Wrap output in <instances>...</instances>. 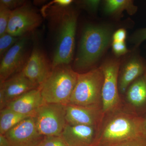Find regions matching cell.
I'll use <instances>...</instances> for the list:
<instances>
[{
  "label": "cell",
  "mask_w": 146,
  "mask_h": 146,
  "mask_svg": "<svg viewBox=\"0 0 146 146\" xmlns=\"http://www.w3.org/2000/svg\"><path fill=\"white\" fill-rule=\"evenodd\" d=\"M98 128L67 123L60 136L68 146H98Z\"/></svg>",
  "instance_id": "obj_13"
},
{
  "label": "cell",
  "mask_w": 146,
  "mask_h": 146,
  "mask_svg": "<svg viewBox=\"0 0 146 146\" xmlns=\"http://www.w3.org/2000/svg\"><path fill=\"white\" fill-rule=\"evenodd\" d=\"M146 40V28L140 29L135 32L130 38V42L134 45L135 48L139 46Z\"/></svg>",
  "instance_id": "obj_24"
},
{
  "label": "cell",
  "mask_w": 146,
  "mask_h": 146,
  "mask_svg": "<svg viewBox=\"0 0 146 146\" xmlns=\"http://www.w3.org/2000/svg\"><path fill=\"white\" fill-rule=\"evenodd\" d=\"M137 10L138 7L131 0H107L104 2V12L110 15H120L125 11L133 15Z\"/></svg>",
  "instance_id": "obj_19"
},
{
  "label": "cell",
  "mask_w": 146,
  "mask_h": 146,
  "mask_svg": "<svg viewBox=\"0 0 146 146\" xmlns=\"http://www.w3.org/2000/svg\"><path fill=\"white\" fill-rule=\"evenodd\" d=\"M112 51L116 56H121L128 52L125 42L113 41L112 44Z\"/></svg>",
  "instance_id": "obj_25"
},
{
  "label": "cell",
  "mask_w": 146,
  "mask_h": 146,
  "mask_svg": "<svg viewBox=\"0 0 146 146\" xmlns=\"http://www.w3.org/2000/svg\"><path fill=\"white\" fill-rule=\"evenodd\" d=\"M100 1H83L81 2L82 5L84 7L88 9L90 11H95L96 10L97 8L99 5Z\"/></svg>",
  "instance_id": "obj_28"
},
{
  "label": "cell",
  "mask_w": 146,
  "mask_h": 146,
  "mask_svg": "<svg viewBox=\"0 0 146 146\" xmlns=\"http://www.w3.org/2000/svg\"><path fill=\"white\" fill-rule=\"evenodd\" d=\"M11 11L3 5L0 4V36L7 33Z\"/></svg>",
  "instance_id": "obj_21"
},
{
  "label": "cell",
  "mask_w": 146,
  "mask_h": 146,
  "mask_svg": "<svg viewBox=\"0 0 146 146\" xmlns=\"http://www.w3.org/2000/svg\"><path fill=\"white\" fill-rule=\"evenodd\" d=\"M39 88L24 75L22 71L16 73L1 83L0 107L5 108L8 104L22 95Z\"/></svg>",
  "instance_id": "obj_11"
},
{
  "label": "cell",
  "mask_w": 146,
  "mask_h": 146,
  "mask_svg": "<svg viewBox=\"0 0 146 146\" xmlns=\"http://www.w3.org/2000/svg\"><path fill=\"white\" fill-rule=\"evenodd\" d=\"M66 106L45 103L35 113L37 130L44 136H60L67 124Z\"/></svg>",
  "instance_id": "obj_7"
},
{
  "label": "cell",
  "mask_w": 146,
  "mask_h": 146,
  "mask_svg": "<svg viewBox=\"0 0 146 146\" xmlns=\"http://www.w3.org/2000/svg\"><path fill=\"white\" fill-rule=\"evenodd\" d=\"M0 146H10L9 141L4 134H0Z\"/></svg>",
  "instance_id": "obj_29"
},
{
  "label": "cell",
  "mask_w": 146,
  "mask_h": 146,
  "mask_svg": "<svg viewBox=\"0 0 146 146\" xmlns=\"http://www.w3.org/2000/svg\"><path fill=\"white\" fill-rule=\"evenodd\" d=\"M52 69L44 52L39 48L35 47L22 71L39 88L48 77Z\"/></svg>",
  "instance_id": "obj_14"
},
{
  "label": "cell",
  "mask_w": 146,
  "mask_h": 146,
  "mask_svg": "<svg viewBox=\"0 0 146 146\" xmlns=\"http://www.w3.org/2000/svg\"><path fill=\"white\" fill-rule=\"evenodd\" d=\"M28 38L25 35L3 56L0 64V83L23 70L27 61Z\"/></svg>",
  "instance_id": "obj_9"
},
{
  "label": "cell",
  "mask_w": 146,
  "mask_h": 146,
  "mask_svg": "<svg viewBox=\"0 0 146 146\" xmlns=\"http://www.w3.org/2000/svg\"><path fill=\"white\" fill-rule=\"evenodd\" d=\"M104 75L100 67L79 73L69 104L102 110Z\"/></svg>",
  "instance_id": "obj_5"
},
{
  "label": "cell",
  "mask_w": 146,
  "mask_h": 146,
  "mask_svg": "<svg viewBox=\"0 0 146 146\" xmlns=\"http://www.w3.org/2000/svg\"><path fill=\"white\" fill-rule=\"evenodd\" d=\"M146 71V61L138 55L131 56L120 65L118 79L119 94L124 95L130 84Z\"/></svg>",
  "instance_id": "obj_16"
},
{
  "label": "cell",
  "mask_w": 146,
  "mask_h": 146,
  "mask_svg": "<svg viewBox=\"0 0 146 146\" xmlns=\"http://www.w3.org/2000/svg\"><path fill=\"white\" fill-rule=\"evenodd\" d=\"M127 36L126 31L125 29H120L112 35V39L113 41L123 42L125 41Z\"/></svg>",
  "instance_id": "obj_27"
},
{
  "label": "cell",
  "mask_w": 146,
  "mask_h": 146,
  "mask_svg": "<svg viewBox=\"0 0 146 146\" xmlns=\"http://www.w3.org/2000/svg\"><path fill=\"white\" fill-rule=\"evenodd\" d=\"M122 99L125 108L143 117L146 114V71L129 86Z\"/></svg>",
  "instance_id": "obj_12"
},
{
  "label": "cell",
  "mask_w": 146,
  "mask_h": 146,
  "mask_svg": "<svg viewBox=\"0 0 146 146\" xmlns=\"http://www.w3.org/2000/svg\"><path fill=\"white\" fill-rule=\"evenodd\" d=\"M21 37L5 33L0 36V56L2 58L8 50L19 41Z\"/></svg>",
  "instance_id": "obj_20"
},
{
  "label": "cell",
  "mask_w": 146,
  "mask_h": 146,
  "mask_svg": "<svg viewBox=\"0 0 146 146\" xmlns=\"http://www.w3.org/2000/svg\"><path fill=\"white\" fill-rule=\"evenodd\" d=\"M42 22L41 15L26 3L11 11L7 33L22 37L38 27Z\"/></svg>",
  "instance_id": "obj_8"
},
{
  "label": "cell",
  "mask_w": 146,
  "mask_h": 146,
  "mask_svg": "<svg viewBox=\"0 0 146 146\" xmlns=\"http://www.w3.org/2000/svg\"><path fill=\"white\" fill-rule=\"evenodd\" d=\"M143 126H142V136L146 138V114L143 117Z\"/></svg>",
  "instance_id": "obj_30"
},
{
  "label": "cell",
  "mask_w": 146,
  "mask_h": 146,
  "mask_svg": "<svg viewBox=\"0 0 146 146\" xmlns=\"http://www.w3.org/2000/svg\"><path fill=\"white\" fill-rule=\"evenodd\" d=\"M143 117L123 107L104 115L98 128V146L117 143L142 136Z\"/></svg>",
  "instance_id": "obj_1"
},
{
  "label": "cell",
  "mask_w": 146,
  "mask_h": 146,
  "mask_svg": "<svg viewBox=\"0 0 146 146\" xmlns=\"http://www.w3.org/2000/svg\"><path fill=\"white\" fill-rule=\"evenodd\" d=\"M26 3L24 0H1L0 4L3 5L8 9L13 11Z\"/></svg>",
  "instance_id": "obj_26"
},
{
  "label": "cell",
  "mask_w": 146,
  "mask_h": 146,
  "mask_svg": "<svg viewBox=\"0 0 146 146\" xmlns=\"http://www.w3.org/2000/svg\"><path fill=\"white\" fill-rule=\"evenodd\" d=\"M34 115H24L5 108L0 112V134H5L27 118L33 117Z\"/></svg>",
  "instance_id": "obj_18"
},
{
  "label": "cell",
  "mask_w": 146,
  "mask_h": 146,
  "mask_svg": "<svg viewBox=\"0 0 146 146\" xmlns=\"http://www.w3.org/2000/svg\"><path fill=\"white\" fill-rule=\"evenodd\" d=\"M45 103L40 89L37 88L11 102L5 108L24 115H34L35 111Z\"/></svg>",
  "instance_id": "obj_17"
},
{
  "label": "cell",
  "mask_w": 146,
  "mask_h": 146,
  "mask_svg": "<svg viewBox=\"0 0 146 146\" xmlns=\"http://www.w3.org/2000/svg\"><path fill=\"white\" fill-rule=\"evenodd\" d=\"M112 35L109 28L88 25L84 29L75 68L80 71L89 70L99 60L111 43Z\"/></svg>",
  "instance_id": "obj_2"
},
{
  "label": "cell",
  "mask_w": 146,
  "mask_h": 146,
  "mask_svg": "<svg viewBox=\"0 0 146 146\" xmlns=\"http://www.w3.org/2000/svg\"><path fill=\"white\" fill-rule=\"evenodd\" d=\"M37 146H68L61 136H44Z\"/></svg>",
  "instance_id": "obj_22"
},
{
  "label": "cell",
  "mask_w": 146,
  "mask_h": 146,
  "mask_svg": "<svg viewBox=\"0 0 146 146\" xmlns=\"http://www.w3.org/2000/svg\"><path fill=\"white\" fill-rule=\"evenodd\" d=\"M103 146H146V138L141 136L117 143Z\"/></svg>",
  "instance_id": "obj_23"
},
{
  "label": "cell",
  "mask_w": 146,
  "mask_h": 146,
  "mask_svg": "<svg viewBox=\"0 0 146 146\" xmlns=\"http://www.w3.org/2000/svg\"><path fill=\"white\" fill-rule=\"evenodd\" d=\"M52 7L55 9V16L58 21L56 46L51 64L53 68L61 64H70L72 60L77 15L68 7Z\"/></svg>",
  "instance_id": "obj_4"
},
{
  "label": "cell",
  "mask_w": 146,
  "mask_h": 146,
  "mask_svg": "<svg viewBox=\"0 0 146 146\" xmlns=\"http://www.w3.org/2000/svg\"><path fill=\"white\" fill-rule=\"evenodd\" d=\"M78 74L70 64H61L52 68L48 77L39 88L45 102L69 104Z\"/></svg>",
  "instance_id": "obj_3"
},
{
  "label": "cell",
  "mask_w": 146,
  "mask_h": 146,
  "mask_svg": "<svg viewBox=\"0 0 146 146\" xmlns=\"http://www.w3.org/2000/svg\"><path fill=\"white\" fill-rule=\"evenodd\" d=\"M33 117L23 120L4 134L10 146H37L40 143L44 136L37 130Z\"/></svg>",
  "instance_id": "obj_10"
},
{
  "label": "cell",
  "mask_w": 146,
  "mask_h": 146,
  "mask_svg": "<svg viewBox=\"0 0 146 146\" xmlns=\"http://www.w3.org/2000/svg\"><path fill=\"white\" fill-rule=\"evenodd\" d=\"M121 64L119 59L110 58L105 60L100 67L104 75L102 89L104 115L123 106L118 86Z\"/></svg>",
  "instance_id": "obj_6"
},
{
  "label": "cell",
  "mask_w": 146,
  "mask_h": 146,
  "mask_svg": "<svg viewBox=\"0 0 146 146\" xmlns=\"http://www.w3.org/2000/svg\"><path fill=\"white\" fill-rule=\"evenodd\" d=\"M104 114L102 110L71 104L66 106V119L70 125L100 126Z\"/></svg>",
  "instance_id": "obj_15"
}]
</instances>
